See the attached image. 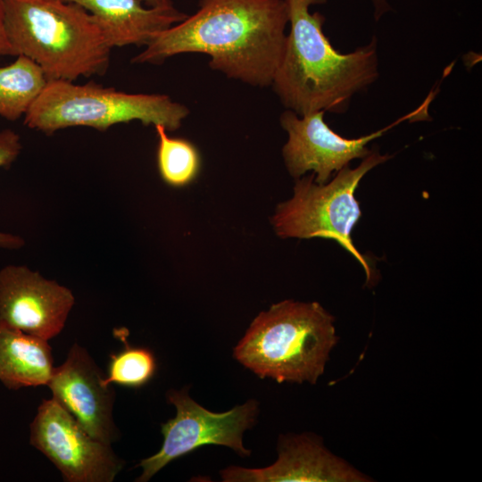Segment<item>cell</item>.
Instances as JSON below:
<instances>
[{"instance_id": "6da1fadb", "label": "cell", "mask_w": 482, "mask_h": 482, "mask_svg": "<svg viewBox=\"0 0 482 482\" xmlns=\"http://www.w3.org/2000/svg\"><path fill=\"white\" fill-rule=\"evenodd\" d=\"M288 18L286 0H200L194 14L156 35L131 62L161 63L179 54H204L211 69L267 87L284 51Z\"/></svg>"}, {"instance_id": "7a4b0ae2", "label": "cell", "mask_w": 482, "mask_h": 482, "mask_svg": "<svg viewBox=\"0 0 482 482\" xmlns=\"http://www.w3.org/2000/svg\"><path fill=\"white\" fill-rule=\"evenodd\" d=\"M289 33L271 85L282 104L297 115L344 112L352 97L378 77L377 39L353 52L337 51L325 36V18L310 12L326 0H286Z\"/></svg>"}, {"instance_id": "3957f363", "label": "cell", "mask_w": 482, "mask_h": 482, "mask_svg": "<svg viewBox=\"0 0 482 482\" xmlns=\"http://www.w3.org/2000/svg\"><path fill=\"white\" fill-rule=\"evenodd\" d=\"M4 26L14 55H24L48 80L104 75L111 48L90 13L63 0H4Z\"/></svg>"}, {"instance_id": "277c9868", "label": "cell", "mask_w": 482, "mask_h": 482, "mask_svg": "<svg viewBox=\"0 0 482 482\" xmlns=\"http://www.w3.org/2000/svg\"><path fill=\"white\" fill-rule=\"evenodd\" d=\"M334 321L316 302L282 301L253 320L234 356L262 378L315 384L337 343Z\"/></svg>"}, {"instance_id": "5b68a950", "label": "cell", "mask_w": 482, "mask_h": 482, "mask_svg": "<svg viewBox=\"0 0 482 482\" xmlns=\"http://www.w3.org/2000/svg\"><path fill=\"white\" fill-rule=\"evenodd\" d=\"M189 109L169 96L130 94L90 81L84 85L48 80L24 115V124L46 134L85 126L104 131L122 122L138 120L145 126L178 129Z\"/></svg>"}, {"instance_id": "8992f818", "label": "cell", "mask_w": 482, "mask_h": 482, "mask_svg": "<svg viewBox=\"0 0 482 482\" xmlns=\"http://www.w3.org/2000/svg\"><path fill=\"white\" fill-rule=\"evenodd\" d=\"M391 158L371 151L356 168H343L328 183H316L314 174L298 179L293 197L279 204L271 218L277 235L283 238L323 237L337 241L363 267L366 284H372L374 270L351 237L362 215L354 192L370 170Z\"/></svg>"}, {"instance_id": "52a82bcc", "label": "cell", "mask_w": 482, "mask_h": 482, "mask_svg": "<svg viewBox=\"0 0 482 482\" xmlns=\"http://www.w3.org/2000/svg\"><path fill=\"white\" fill-rule=\"evenodd\" d=\"M167 398L175 406L176 416L162 424V445L155 454L140 461L138 466L143 472L136 481H148L169 462L202 445H224L242 457L250 455L242 438L244 432L255 423L258 414L255 400L216 413L195 403L187 389L170 390Z\"/></svg>"}, {"instance_id": "ba28073f", "label": "cell", "mask_w": 482, "mask_h": 482, "mask_svg": "<svg viewBox=\"0 0 482 482\" xmlns=\"http://www.w3.org/2000/svg\"><path fill=\"white\" fill-rule=\"evenodd\" d=\"M429 96L413 112L401 117L393 124L358 138H345L332 130L324 120L325 112L304 115L287 110L280 116V124L287 132L288 139L283 146V158L290 175L299 179L312 170L318 184L328 181L334 171L348 166L354 159H363L371 151L367 145L403 120L428 119Z\"/></svg>"}, {"instance_id": "9c48e42d", "label": "cell", "mask_w": 482, "mask_h": 482, "mask_svg": "<svg viewBox=\"0 0 482 482\" xmlns=\"http://www.w3.org/2000/svg\"><path fill=\"white\" fill-rule=\"evenodd\" d=\"M30 444L68 482H112L124 464L110 445L92 437L54 398L38 407L30 424Z\"/></svg>"}, {"instance_id": "30bf717a", "label": "cell", "mask_w": 482, "mask_h": 482, "mask_svg": "<svg viewBox=\"0 0 482 482\" xmlns=\"http://www.w3.org/2000/svg\"><path fill=\"white\" fill-rule=\"evenodd\" d=\"M72 293L24 266L0 270V326L49 340L64 327Z\"/></svg>"}, {"instance_id": "8fae6325", "label": "cell", "mask_w": 482, "mask_h": 482, "mask_svg": "<svg viewBox=\"0 0 482 482\" xmlns=\"http://www.w3.org/2000/svg\"><path fill=\"white\" fill-rule=\"evenodd\" d=\"M100 369L89 353L74 344L65 362L54 368L48 383L53 398L95 439L110 445L117 440L112 420L114 391L102 383Z\"/></svg>"}, {"instance_id": "7c38bea8", "label": "cell", "mask_w": 482, "mask_h": 482, "mask_svg": "<svg viewBox=\"0 0 482 482\" xmlns=\"http://www.w3.org/2000/svg\"><path fill=\"white\" fill-rule=\"evenodd\" d=\"M278 458L262 469L230 466L220 471L227 482H363L370 481L343 459L332 454L312 436H282Z\"/></svg>"}, {"instance_id": "4fadbf2b", "label": "cell", "mask_w": 482, "mask_h": 482, "mask_svg": "<svg viewBox=\"0 0 482 482\" xmlns=\"http://www.w3.org/2000/svg\"><path fill=\"white\" fill-rule=\"evenodd\" d=\"M82 6L92 16L106 44L112 47L147 46L160 32L187 14L173 3L145 7L141 0H63Z\"/></svg>"}, {"instance_id": "5bb4252c", "label": "cell", "mask_w": 482, "mask_h": 482, "mask_svg": "<svg viewBox=\"0 0 482 482\" xmlns=\"http://www.w3.org/2000/svg\"><path fill=\"white\" fill-rule=\"evenodd\" d=\"M54 370L47 340L0 326V381L7 388L47 386Z\"/></svg>"}, {"instance_id": "9a60e30c", "label": "cell", "mask_w": 482, "mask_h": 482, "mask_svg": "<svg viewBox=\"0 0 482 482\" xmlns=\"http://www.w3.org/2000/svg\"><path fill=\"white\" fill-rule=\"evenodd\" d=\"M47 81L38 64L24 55L0 67V116L8 120L24 116Z\"/></svg>"}, {"instance_id": "2e32d148", "label": "cell", "mask_w": 482, "mask_h": 482, "mask_svg": "<svg viewBox=\"0 0 482 482\" xmlns=\"http://www.w3.org/2000/svg\"><path fill=\"white\" fill-rule=\"evenodd\" d=\"M154 127L159 138L157 163L162 179L173 187L188 184L199 170L196 148L186 139L169 137L163 126Z\"/></svg>"}, {"instance_id": "e0dca14e", "label": "cell", "mask_w": 482, "mask_h": 482, "mask_svg": "<svg viewBox=\"0 0 482 482\" xmlns=\"http://www.w3.org/2000/svg\"><path fill=\"white\" fill-rule=\"evenodd\" d=\"M124 348L110 356L106 377L102 378L104 386L112 383L128 387H140L154 375L156 361L153 353L143 347L130 346L123 334L118 332Z\"/></svg>"}, {"instance_id": "ac0fdd59", "label": "cell", "mask_w": 482, "mask_h": 482, "mask_svg": "<svg viewBox=\"0 0 482 482\" xmlns=\"http://www.w3.org/2000/svg\"><path fill=\"white\" fill-rule=\"evenodd\" d=\"M21 149L20 136L11 129L0 131V167L8 168L17 158ZM22 240L19 237L0 233V246L16 248Z\"/></svg>"}, {"instance_id": "d6986e66", "label": "cell", "mask_w": 482, "mask_h": 482, "mask_svg": "<svg viewBox=\"0 0 482 482\" xmlns=\"http://www.w3.org/2000/svg\"><path fill=\"white\" fill-rule=\"evenodd\" d=\"M14 55L4 26V0H0V56Z\"/></svg>"}, {"instance_id": "ffe728a7", "label": "cell", "mask_w": 482, "mask_h": 482, "mask_svg": "<svg viewBox=\"0 0 482 482\" xmlns=\"http://www.w3.org/2000/svg\"><path fill=\"white\" fill-rule=\"evenodd\" d=\"M375 9V18L378 20L385 12H386L390 6L386 0H371Z\"/></svg>"}, {"instance_id": "44dd1931", "label": "cell", "mask_w": 482, "mask_h": 482, "mask_svg": "<svg viewBox=\"0 0 482 482\" xmlns=\"http://www.w3.org/2000/svg\"><path fill=\"white\" fill-rule=\"evenodd\" d=\"M141 1L150 7L160 6V5L172 3L171 0H141Z\"/></svg>"}]
</instances>
